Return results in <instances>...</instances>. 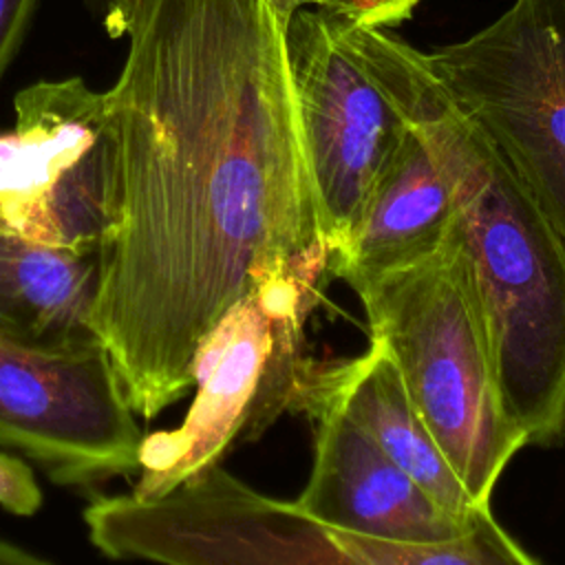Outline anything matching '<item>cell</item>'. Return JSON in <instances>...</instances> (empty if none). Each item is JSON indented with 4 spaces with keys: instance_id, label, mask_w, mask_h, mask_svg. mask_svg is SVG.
I'll return each mask as SVG.
<instances>
[{
    "instance_id": "obj_1",
    "label": "cell",
    "mask_w": 565,
    "mask_h": 565,
    "mask_svg": "<svg viewBox=\"0 0 565 565\" xmlns=\"http://www.w3.org/2000/svg\"><path fill=\"white\" fill-rule=\"evenodd\" d=\"M106 90L117 192L95 333L150 422L221 316L271 271L329 263L269 0H148Z\"/></svg>"
},
{
    "instance_id": "obj_2",
    "label": "cell",
    "mask_w": 565,
    "mask_h": 565,
    "mask_svg": "<svg viewBox=\"0 0 565 565\" xmlns=\"http://www.w3.org/2000/svg\"><path fill=\"white\" fill-rule=\"evenodd\" d=\"M417 121L452 181L455 223L505 415L525 444L556 446L565 439V243L430 71Z\"/></svg>"
},
{
    "instance_id": "obj_3",
    "label": "cell",
    "mask_w": 565,
    "mask_h": 565,
    "mask_svg": "<svg viewBox=\"0 0 565 565\" xmlns=\"http://www.w3.org/2000/svg\"><path fill=\"white\" fill-rule=\"evenodd\" d=\"M84 523L102 554L159 565H543L490 510L448 541H395L320 521L221 463L161 497H97Z\"/></svg>"
},
{
    "instance_id": "obj_4",
    "label": "cell",
    "mask_w": 565,
    "mask_h": 565,
    "mask_svg": "<svg viewBox=\"0 0 565 565\" xmlns=\"http://www.w3.org/2000/svg\"><path fill=\"white\" fill-rule=\"evenodd\" d=\"M371 342L393 360L415 408L477 505L525 437L505 415L466 252L452 223L428 256L351 285Z\"/></svg>"
},
{
    "instance_id": "obj_5",
    "label": "cell",
    "mask_w": 565,
    "mask_h": 565,
    "mask_svg": "<svg viewBox=\"0 0 565 565\" xmlns=\"http://www.w3.org/2000/svg\"><path fill=\"white\" fill-rule=\"evenodd\" d=\"M285 55L324 241L344 243L382 166L415 124L428 68L386 29L322 7L285 22Z\"/></svg>"
},
{
    "instance_id": "obj_6",
    "label": "cell",
    "mask_w": 565,
    "mask_h": 565,
    "mask_svg": "<svg viewBox=\"0 0 565 565\" xmlns=\"http://www.w3.org/2000/svg\"><path fill=\"white\" fill-rule=\"evenodd\" d=\"M329 263H300L249 287L201 340L192 360L194 399L177 428L143 435L135 497H161L260 437L296 408L305 358V322Z\"/></svg>"
},
{
    "instance_id": "obj_7",
    "label": "cell",
    "mask_w": 565,
    "mask_h": 565,
    "mask_svg": "<svg viewBox=\"0 0 565 565\" xmlns=\"http://www.w3.org/2000/svg\"><path fill=\"white\" fill-rule=\"evenodd\" d=\"M422 55L565 243V0H514L475 35Z\"/></svg>"
},
{
    "instance_id": "obj_8",
    "label": "cell",
    "mask_w": 565,
    "mask_h": 565,
    "mask_svg": "<svg viewBox=\"0 0 565 565\" xmlns=\"http://www.w3.org/2000/svg\"><path fill=\"white\" fill-rule=\"evenodd\" d=\"M117 192V135L106 90L82 77L40 79L13 99L0 132V232L95 252Z\"/></svg>"
},
{
    "instance_id": "obj_9",
    "label": "cell",
    "mask_w": 565,
    "mask_h": 565,
    "mask_svg": "<svg viewBox=\"0 0 565 565\" xmlns=\"http://www.w3.org/2000/svg\"><path fill=\"white\" fill-rule=\"evenodd\" d=\"M143 433L104 347L46 353L0 338V448L57 486L137 472Z\"/></svg>"
},
{
    "instance_id": "obj_10",
    "label": "cell",
    "mask_w": 565,
    "mask_h": 565,
    "mask_svg": "<svg viewBox=\"0 0 565 565\" xmlns=\"http://www.w3.org/2000/svg\"><path fill=\"white\" fill-rule=\"evenodd\" d=\"M300 413L313 422L311 475L294 499L307 514L373 536L437 543L486 512L459 516L444 508L338 408L307 404Z\"/></svg>"
},
{
    "instance_id": "obj_11",
    "label": "cell",
    "mask_w": 565,
    "mask_h": 565,
    "mask_svg": "<svg viewBox=\"0 0 565 565\" xmlns=\"http://www.w3.org/2000/svg\"><path fill=\"white\" fill-rule=\"evenodd\" d=\"M455 223V190L437 146L415 119L371 183L331 276L349 287L435 252Z\"/></svg>"
},
{
    "instance_id": "obj_12",
    "label": "cell",
    "mask_w": 565,
    "mask_h": 565,
    "mask_svg": "<svg viewBox=\"0 0 565 565\" xmlns=\"http://www.w3.org/2000/svg\"><path fill=\"white\" fill-rule=\"evenodd\" d=\"M307 404H327L353 419L384 455L450 512L472 516L488 510L475 503L444 457L380 344L371 342L364 353L347 360H307L294 413Z\"/></svg>"
},
{
    "instance_id": "obj_13",
    "label": "cell",
    "mask_w": 565,
    "mask_h": 565,
    "mask_svg": "<svg viewBox=\"0 0 565 565\" xmlns=\"http://www.w3.org/2000/svg\"><path fill=\"white\" fill-rule=\"evenodd\" d=\"M97 287L99 254L0 232V338L46 353L102 347Z\"/></svg>"
},
{
    "instance_id": "obj_14",
    "label": "cell",
    "mask_w": 565,
    "mask_h": 565,
    "mask_svg": "<svg viewBox=\"0 0 565 565\" xmlns=\"http://www.w3.org/2000/svg\"><path fill=\"white\" fill-rule=\"evenodd\" d=\"M0 505L18 516H31L42 505L33 468L18 455L0 450Z\"/></svg>"
},
{
    "instance_id": "obj_15",
    "label": "cell",
    "mask_w": 565,
    "mask_h": 565,
    "mask_svg": "<svg viewBox=\"0 0 565 565\" xmlns=\"http://www.w3.org/2000/svg\"><path fill=\"white\" fill-rule=\"evenodd\" d=\"M422 0H322V9L355 24L391 29L413 15Z\"/></svg>"
},
{
    "instance_id": "obj_16",
    "label": "cell",
    "mask_w": 565,
    "mask_h": 565,
    "mask_svg": "<svg viewBox=\"0 0 565 565\" xmlns=\"http://www.w3.org/2000/svg\"><path fill=\"white\" fill-rule=\"evenodd\" d=\"M40 0H0V79L13 62Z\"/></svg>"
},
{
    "instance_id": "obj_17",
    "label": "cell",
    "mask_w": 565,
    "mask_h": 565,
    "mask_svg": "<svg viewBox=\"0 0 565 565\" xmlns=\"http://www.w3.org/2000/svg\"><path fill=\"white\" fill-rule=\"evenodd\" d=\"M93 18L113 38L128 35L148 0H86Z\"/></svg>"
},
{
    "instance_id": "obj_18",
    "label": "cell",
    "mask_w": 565,
    "mask_h": 565,
    "mask_svg": "<svg viewBox=\"0 0 565 565\" xmlns=\"http://www.w3.org/2000/svg\"><path fill=\"white\" fill-rule=\"evenodd\" d=\"M0 565H51L49 561L31 554L29 550L0 539Z\"/></svg>"
},
{
    "instance_id": "obj_19",
    "label": "cell",
    "mask_w": 565,
    "mask_h": 565,
    "mask_svg": "<svg viewBox=\"0 0 565 565\" xmlns=\"http://www.w3.org/2000/svg\"><path fill=\"white\" fill-rule=\"evenodd\" d=\"M269 4H271V7H274V11L278 13V18H280L282 22H287V20H289V15H291L296 9L311 7V4L320 7V4H322V0H269Z\"/></svg>"
}]
</instances>
